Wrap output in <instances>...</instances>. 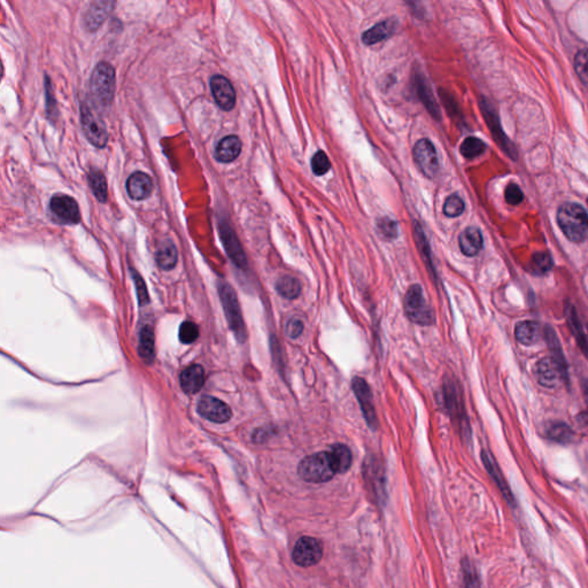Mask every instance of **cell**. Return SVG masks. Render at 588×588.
Returning <instances> with one entry per match:
<instances>
[{"instance_id": "11", "label": "cell", "mask_w": 588, "mask_h": 588, "mask_svg": "<svg viewBox=\"0 0 588 588\" xmlns=\"http://www.w3.org/2000/svg\"><path fill=\"white\" fill-rule=\"evenodd\" d=\"M352 389L354 392L358 405L361 407L362 414L365 417V422L372 430H377L378 427V420L376 414L375 406L372 403V392L368 383L361 377H354L352 381Z\"/></svg>"}, {"instance_id": "25", "label": "cell", "mask_w": 588, "mask_h": 588, "mask_svg": "<svg viewBox=\"0 0 588 588\" xmlns=\"http://www.w3.org/2000/svg\"><path fill=\"white\" fill-rule=\"evenodd\" d=\"M396 29V22L392 19L383 21L375 24L369 30L365 31L362 34V41L365 45L377 44L379 41H385L391 37Z\"/></svg>"}, {"instance_id": "10", "label": "cell", "mask_w": 588, "mask_h": 588, "mask_svg": "<svg viewBox=\"0 0 588 588\" xmlns=\"http://www.w3.org/2000/svg\"><path fill=\"white\" fill-rule=\"evenodd\" d=\"M414 159L420 172L429 179H434L439 172V159L432 141L420 139L417 141L413 151Z\"/></svg>"}, {"instance_id": "39", "label": "cell", "mask_w": 588, "mask_h": 588, "mask_svg": "<svg viewBox=\"0 0 588 588\" xmlns=\"http://www.w3.org/2000/svg\"><path fill=\"white\" fill-rule=\"evenodd\" d=\"M330 160H329V156L325 152L318 151L314 154L313 159H312V169H313L315 175H325L330 170Z\"/></svg>"}, {"instance_id": "20", "label": "cell", "mask_w": 588, "mask_h": 588, "mask_svg": "<svg viewBox=\"0 0 588 588\" xmlns=\"http://www.w3.org/2000/svg\"><path fill=\"white\" fill-rule=\"evenodd\" d=\"M565 317H567L569 327L574 334L575 341H577L578 347L580 348L582 354L585 355V358H588L587 336H586L582 322L579 320L578 313L571 303H567L565 305Z\"/></svg>"}, {"instance_id": "14", "label": "cell", "mask_w": 588, "mask_h": 588, "mask_svg": "<svg viewBox=\"0 0 588 588\" xmlns=\"http://www.w3.org/2000/svg\"><path fill=\"white\" fill-rule=\"evenodd\" d=\"M198 413L203 418L217 424L227 423L232 416V412L227 403L210 396H205L200 399Z\"/></svg>"}, {"instance_id": "17", "label": "cell", "mask_w": 588, "mask_h": 588, "mask_svg": "<svg viewBox=\"0 0 588 588\" xmlns=\"http://www.w3.org/2000/svg\"><path fill=\"white\" fill-rule=\"evenodd\" d=\"M220 234L225 251L234 265L241 269L247 268V258L232 229L227 223H220Z\"/></svg>"}, {"instance_id": "33", "label": "cell", "mask_w": 588, "mask_h": 588, "mask_svg": "<svg viewBox=\"0 0 588 588\" xmlns=\"http://www.w3.org/2000/svg\"><path fill=\"white\" fill-rule=\"evenodd\" d=\"M89 184L97 199L99 200L100 203H106L107 181L103 172L97 169H91L89 172Z\"/></svg>"}, {"instance_id": "5", "label": "cell", "mask_w": 588, "mask_h": 588, "mask_svg": "<svg viewBox=\"0 0 588 588\" xmlns=\"http://www.w3.org/2000/svg\"><path fill=\"white\" fill-rule=\"evenodd\" d=\"M403 306L406 316L413 323L427 327L436 322L434 310L429 306L424 296L423 287L420 284L410 286L405 296Z\"/></svg>"}, {"instance_id": "21", "label": "cell", "mask_w": 588, "mask_h": 588, "mask_svg": "<svg viewBox=\"0 0 588 588\" xmlns=\"http://www.w3.org/2000/svg\"><path fill=\"white\" fill-rule=\"evenodd\" d=\"M115 6L112 1H93L90 3L89 10L85 14V26L88 30L94 31L103 23L107 17Z\"/></svg>"}, {"instance_id": "41", "label": "cell", "mask_w": 588, "mask_h": 588, "mask_svg": "<svg viewBox=\"0 0 588 588\" xmlns=\"http://www.w3.org/2000/svg\"><path fill=\"white\" fill-rule=\"evenodd\" d=\"M505 198H506L507 203L515 206V205H520L523 201L524 193L520 186L515 183H510L505 191Z\"/></svg>"}, {"instance_id": "40", "label": "cell", "mask_w": 588, "mask_h": 588, "mask_svg": "<svg viewBox=\"0 0 588 588\" xmlns=\"http://www.w3.org/2000/svg\"><path fill=\"white\" fill-rule=\"evenodd\" d=\"M199 337V329L193 322H184L179 327V341L183 344L190 345Z\"/></svg>"}, {"instance_id": "15", "label": "cell", "mask_w": 588, "mask_h": 588, "mask_svg": "<svg viewBox=\"0 0 588 588\" xmlns=\"http://www.w3.org/2000/svg\"><path fill=\"white\" fill-rule=\"evenodd\" d=\"M214 99L223 110H231L236 105V92L230 81L224 76L215 75L210 79Z\"/></svg>"}, {"instance_id": "6", "label": "cell", "mask_w": 588, "mask_h": 588, "mask_svg": "<svg viewBox=\"0 0 588 588\" xmlns=\"http://www.w3.org/2000/svg\"><path fill=\"white\" fill-rule=\"evenodd\" d=\"M534 374L538 383L547 389H554L562 383L569 382L568 365H563L551 355L537 362Z\"/></svg>"}, {"instance_id": "45", "label": "cell", "mask_w": 588, "mask_h": 588, "mask_svg": "<svg viewBox=\"0 0 588 588\" xmlns=\"http://www.w3.org/2000/svg\"><path fill=\"white\" fill-rule=\"evenodd\" d=\"M582 389H584V394H585L586 405H587V409H588V381H585V382L582 383ZM587 416H588V410H587Z\"/></svg>"}, {"instance_id": "13", "label": "cell", "mask_w": 588, "mask_h": 588, "mask_svg": "<svg viewBox=\"0 0 588 588\" xmlns=\"http://www.w3.org/2000/svg\"><path fill=\"white\" fill-rule=\"evenodd\" d=\"M50 210L57 220L65 224H76L81 221L79 205L72 196L57 194L50 203Z\"/></svg>"}, {"instance_id": "16", "label": "cell", "mask_w": 588, "mask_h": 588, "mask_svg": "<svg viewBox=\"0 0 588 588\" xmlns=\"http://www.w3.org/2000/svg\"><path fill=\"white\" fill-rule=\"evenodd\" d=\"M482 461L485 465L486 470L489 472V476L492 477L493 480L496 483V486L499 487L500 492L503 493V498L506 499L507 503L510 507H516V500L514 496L511 489H510L508 483L503 477V472L500 469L499 465L496 463V458H493V455L489 451L482 452Z\"/></svg>"}, {"instance_id": "29", "label": "cell", "mask_w": 588, "mask_h": 588, "mask_svg": "<svg viewBox=\"0 0 588 588\" xmlns=\"http://www.w3.org/2000/svg\"><path fill=\"white\" fill-rule=\"evenodd\" d=\"M545 437L558 444H569L575 437L574 431L563 422H551L545 427Z\"/></svg>"}, {"instance_id": "38", "label": "cell", "mask_w": 588, "mask_h": 588, "mask_svg": "<svg viewBox=\"0 0 588 588\" xmlns=\"http://www.w3.org/2000/svg\"><path fill=\"white\" fill-rule=\"evenodd\" d=\"M465 203L456 194L448 196L444 205V213L448 217H458L465 212Z\"/></svg>"}, {"instance_id": "24", "label": "cell", "mask_w": 588, "mask_h": 588, "mask_svg": "<svg viewBox=\"0 0 588 588\" xmlns=\"http://www.w3.org/2000/svg\"><path fill=\"white\" fill-rule=\"evenodd\" d=\"M205 383V372L199 365H190L184 369L181 375V386L183 391L190 394L199 392Z\"/></svg>"}, {"instance_id": "9", "label": "cell", "mask_w": 588, "mask_h": 588, "mask_svg": "<svg viewBox=\"0 0 588 588\" xmlns=\"http://www.w3.org/2000/svg\"><path fill=\"white\" fill-rule=\"evenodd\" d=\"M323 556V545L316 538L303 537L293 548V562L303 568L317 565Z\"/></svg>"}, {"instance_id": "27", "label": "cell", "mask_w": 588, "mask_h": 588, "mask_svg": "<svg viewBox=\"0 0 588 588\" xmlns=\"http://www.w3.org/2000/svg\"><path fill=\"white\" fill-rule=\"evenodd\" d=\"M138 354L146 363H152L155 358L154 331L150 325H144L139 331Z\"/></svg>"}, {"instance_id": "31", "label": "cell", "mask_w": 588, "mask_h": 588, "mask_svg": "<svg viewBox=\"0 0 588 588\" xmlns=\"http://www.w3.org/2000/svg\"><path fill=\"white\" fill-rule=\"evenodd\" d=\"M414 237H415L417 247L420 250V254H422V258H423L425 265H427V268H429V270H430V272L432 274L434 278H437V272H436V269H434V262H432V256H431L430 246H429V243H427V237H425L423 229H422V227H420V224L418 223V222H415V223H414Z\"/></svg>"}, {"instance_id": "7", "label": "cell", "mask_w": 588, "mask_h": 588, "mask_svg": "<svg viewBox=\"0 0 588 588\" xmlns=\"http://www.w3.org/2000/svg\"><path fill=\"white\" fill-rule=\"evenodd\" d=\"M444 400L445 406L447 408L448 413L456 420L461 432L465 438H470V425H469L468 417L465 415V405L462 400V394L458 389V386L454 381H447L444 383Z\"/></svg>"}, {"instance_id": "37", "label": "cell", "mask_w": 588, "mask_h": 588, "mask_svg": "<svg viewBox=\"0 0 588 588\" xmlns=\"http://www.w3.org/2000/svg\"><path fill=\"white\" fill-rule=\"evenodd\" d=\"M462 571H463V582L465 588H480L478 574L476 571L475 565L465 558L462 562Z\"/></svg>"}, {"instance_id": "28", "label": "cell", "mask_w": 588, "mask_h": 588, "mask_svg": "<svg viewBox=\"0 0 588 588\" xmlns=\"http://www.w3.org/2000/svg\"><path fill=\"white\" fill-rule=\"evenodd\" d=\"M331 460L334 463V469L337 474H345L348 472V469L351 468L353 456L352 452L346 445L336 444L331 446L330 451Z\"/></svg>"}, {"instance_id": "30", "label": "cell", "mask_w": 588, "mask_h": 588, "mask_svg": "<svg viewBox=\"0 0 588 588\" xmlns=\"http://www.w3.org/2000/svg\"><path fill=\"white\" fill-rule=\"evenodd\" d=\"M156 262L163 270H172L177 263V250L172 241H163L156 252Z\"/></svg>"}, {"instance_id": "8", "label": "cell", "mask_w": 588, "mask_h": 588, "mask_svg": "<svg viewBox=\"0 0 588 588\" xmlns=\"http://www.w3.org/2000/svg\"><path fill=\"white\" fill-rule=\"evenodd\" d=\"M81 121L83 132L88 141L96 148H103L108 141V132L103 121L85 103L81 107Z\"/></svg>"}, {"instance_id": "47", "label": "cell", "mask_w": 588, "mask_h": 588, "mask_svg": "<svg viewBox=\"0 0 588 588\" xmlns=\"http://www.w3.org/2000/svg\"><path fill=\"white\" fill-rule=\"evenodd\" d=\"M587 327H588V325H587Z\"/></svg>"}, {"instance_id": "46", "label": "cell", "mask_w": 588, "mask_h": 588, "mask_svg": "<svg viewBox=\"0 0 588 588\" xmlns=\"http://www.w3.org/2000/svg\"><path fill=\"white\" fill-rule=\"evenodd\" d=\"M587 203H588V199H587Z\"/></svg>"}, {"instance_id": "36", "label": "cell", "mask_w": 588, "mask_h": 588, "mask_svg": "<svg viewBox=\"0 0 588 588\" xmlns=\"http://www.w3.org/2000/svg\"><path fill=\"white\" fill-rule=\"evenodd\" d=\"M377 231L384 241H393L399 234L398 223L391 217H382L377 223Z\"/></svg>"}, {"instance_id": "3", "label": "cell", "mask_w": 588, "mask_h": 588, "mask_svg": "<svg viewBox=\"0 0 588 588\" xmlns=\"http://www.w3.org/2000/svg\"><path fill=\"white\" fill-rule=\"evenodd\" d=\"M90 92L100 107L110 106L115 92V70L108 62H100L93 70L90 81Z\"/></svg>"}, {"instance_id": "12", "label": "cell", "mask_w": 588, "mask_h": 588, "mask_svg": "<svg viewBox=\"0 0 588 588\" xmlns=\"http://www.w3.org/2000/svg\"><path fill=\"white\" fill-rule=\"evenodd\" d=\"M480 110H482L483 115L485 117L486 123L489 125V130L492 132L493 137L496 139V143L499 144L500 148H503V151L506 152L510 158L516 159V148H514L511 141L507 138L506 134L503 132V128L500 125L499 117L496 115L494 107L491 105L489 100L482 99V101H480Z\"/></svg>"}, {"instance_id": "34", "label": "cell", "mask_w": 588, "mask_h": 588, "mask_svg": "<svg viewBox=\"0 0 588 588\" xmlns=\"http://www.w3.org/2000/svg\"><path fill=\"white\" fill-rule=\"evenodd\" d=\"M553 258L547 252H538L532 255L530 262L531 272L534 275H545L553 269Z\"/></svg>"}, {"instance_id": "43", "label": "cell", "mask_w": 588, "mask_h": 588, "mask_svg": "<svg viewBox=\"0 0 588 588\" xmlns=\"http://www.w3.org/2000/svg\"><path fill=\"white\" fill-rule=\"evenodd\" d=\"M575 67L578 75L588 81V50H582L577 53Z\"/></svg>"}, {"instance_id": "32", "label": "cell", "mask_w": 588, "mask_h": 588, "mask_svg": "<svg viewBox=\"0 0 588 588\" xmlns=\"http://www.w3.org/2000/svg\"><path fill=\"white\" fill-rule=\"evenodd\" d=\"M276 291L285 299H296L301 293V284L292 276H283L276 283Z\"/></svg>"}, {"instance_id": "22", "label": "cell", "mask_w": 588, "mask_h": 588, "mask_svg": "<svg viewBox=\"0 0 588 588\" xmlns=\"http://www.w3.org/2000/svg\"><path fill=\"white\" fill-rule=\"evenodd\" d=\"M484 239L478 227H469L465 229L458 238V245L461 252L465 256H476L482 251Z\"/></svg>"}, {"instance_id": "18", "label": "cell", "mask_w": 588, "mask_h": 588, "mask_svg": "<svg viewBox=\"0 0 588 588\" xmlns=\"http://www.w3.org/2000/svg\"><path fill=\"white\" fill-rule=\"evenodd\" d=\"M153 191V181L143 172H136L127 181V192L132 200L146 199Z\"/></svg>"}, {"instance_id": "4", "label": "cell", "mask_w": 588, "mask_h": 588, "mask_svg": "<svg viewBox=\"0 0 588 588\" xmlns=\"http://www.w3.org/2000/svg\"><path fill=\"white\" fill-rule=\"evenodd\" d=\"M219 293H220L221 303L223 306L229 327L234 332L237 341L243 344L247 341V331L245 327L241 306L238 303L237 294L227 283H221L219 285Z\"/></svg>"}, {"instance_id": "19", "label": "cell", "mask_w": 588, "mask_h": 588, "mask_svg": "<svg viewBox=\"0 0 588 588\" xmlns=\"http://www.w3.org/2000/svg\"><path fill=\"white\" fill-rule=\"evenodd\" d=\"M545 327L534 321H524L517 324L515 329V337L517 341L525 346H532L544 338Z\"/></svg>"}, {"instance_id": "42", "label": "cell", "mask_w": 588, "mask_h": 588, "mask_svg": "<svg viewBox=\"0 0 588 588\" xmlns=\"http://www.w3.org/2000/svg\"><path fill=\"white\" fill-rule=\"evenodd\" d=\"M132 277H134V285L137 290L138 303L141 306H145L148 303V287L145 284L144 279L141 278V276L137 272L132 270Z\"/></svg>"}, {"instance_id": "1", "label": "cell", "mask_w": 588, "mask_h": 588, "mask_svg": "<svg viewBox=\"0 0 588 588\" xmlns=\"http://www.w3.org/2000/svg\"><path fill=\"white\" fill-rule=\"evenodd\" d=\"M558 223L569 241L582 243L588 236V214L578 203H563L558 212Z\"/></svg>"}, {"instance_id": "2", "label": "cell", "mask_w": 588, "mask_h": 588, "mask_svg": "<svg viewBox=\"0 0 588 588\" xmlns=\"http://www.w3.org/2000/svg\"><path fill=\"white\" fill-rule=\"evenodd\" d=\"M298 474L305 482L321 484L337 475L329 452H318L303 458L298 465Z\"/></svg>"}, {"instance_id": "44", "label": "cell", "mask_w": 588, "mask_h": 588, "mask_svg": "<svg viewBox=\"0 0 588 588\" xmlns=\"http://www.w3.org/2000/svg\"><path fill=\"white\" fill-rule=\"evenodd\" d=\"M303 322L300 320V318H291V320L287 322L286 324V336L290 338H292V339H296V338H299L301 336V334L303 332Z\"/></svg>"}, {"instance_id": "35", "label": "cell", "mask_w": 588, "mask_h": 588, "mask_svg": "<svg viewBox=\"0 0 588 588\" xmlns=\"http://www.w3.org/2000/svg\"><path fill=\"white\" fill-rule=\"evenodd\" d=\"M486 150V145L482 139L476 137H468L462 143L460 152L467 159L477 158L482 155Z\"/></svg>"}, {"instance_id": "26", "label": "cell", "mask_w": 588, "mask_h": 588, "mask_svg": "<svg viewBox=\"0 0 588 588\" xmlns=\"http://www.w3.org/2000/svg\"><path fill=\"white\" fill-rule=\"evenodd\" d=\"M414 84H415V89H416L417 94L420 97V101L424 103V106L427 107V110L430 112L431 115H432L434 119L440 120V110H439V106H438L437 103H436L434 94L431 93L430 88L427 85L424 77H422V75H420V74H417V75L415 76V83H414Z\"/></svg>"}, {"instance_id": "23", "label": "cell", "mask_w": 588, "mask_h": 588, "mask_svg": "<svg viewBox=\"0 0 588 588\" xmlns=\"http://www.w3.org/2000/svg\"><path fill=\"white\" fill-rule=\"evenodd\" d=\"M241 152V141L237 136H227L219 141L215 148L217 161L229 163L236 160Z\"/></svg>"}]
</instances>
